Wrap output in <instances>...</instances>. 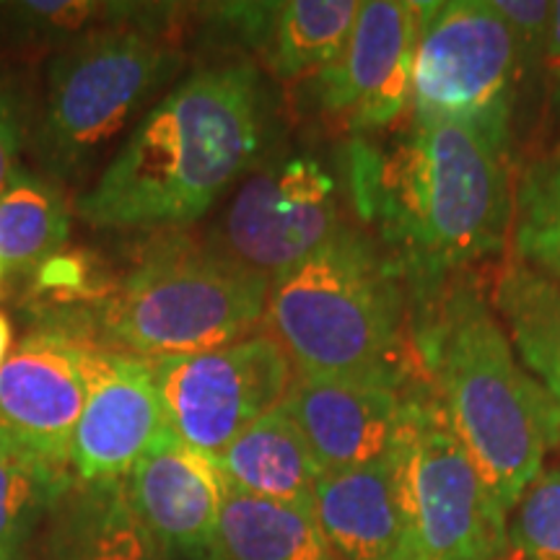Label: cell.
Returning <instances> with one entry per match:
<instances>
[{
  "mask_svg": "<svg viewBox=\"0 0 560 560\" xmlns=\"http://www.w3.org/2000/svg\"><path fill=\"white\" fill-rule=\"evenodd\" d=\"M215 560H340L312 509L257 499L226 486Z\"/></svg>",
  "mask_w": 560,
  "mask_h": 560,
  "instance_id": "20",
  "label": "cell"
},
{
  "mask_svg": "<svg viewBox=\"0 0 560 560\" xmlns=\"http://www.w3.org/2000/svg\"><path fill=\"white\" fill-rule=\"evenodd\" d=\"M3 278H5V268L3 262H0V293H3Z\"/></svg>",
  "mask_w": 560,
  "mask_h": 560,
  "instance_id": "33",
  "label": "cell"
},
{
  "mask_svg": "<svg viewBox=\"0 0 560 560\" xmlns=\"http://www.w3.org/2000/svg\"><path fill=\"white\" fill-rule=\"evenodd\" d=\"M143 361L170 429L208 457L221 454L247 425L278 408L293 382L289 355L268 332L202 353Z\"/></svg>",
  "mask_w": 560,
  "mask_h": 560,
  "instance_id": "9",
  "label": "cell"
},
{
  "mask_svg": "<svg viewBox=\"0 0 560 560\" xmlns=\"http://www.w3.org/2000/svg\"><path fill=\"white\" fill-rule=\"evenodd\" d=\"M340 223L332 172L314 156H289L242 182L210 244L272 285L330 240Z\"/></svg>",
  "mask_w": 560,
  "mask_h": 560,
  "instance_id": "10",
  "label": "cell"
},
{
  "mask_svg": "<svg viewBox=\"0 0 560 560\" xmlns=\"http://www.w3.org/2000/svg\"><path fill=\"white\" fill-rule=\"evenodd\" d=\"M490 304L522 366L545 389L560 420V283L509 257L490 283Z\"/></svg>",
  "mask_w": 560,
  "mask_h": 560,
  "instance_id": "19",
  "label": "cell"
},
{
  "mask_svg": "<svg viewBox=\"0 0 560 560\" xmlns=\"http://www.w3.org/2000/svg\"><path fill=\"white\" fill-rule=\"evenodd\" d=\"M495 560H527V558H522L520 552H514V550H509V552H503L501 558H495Z\"/></svg>",
  "mask_w": 560,
  "mask_h": 560,
  "instance_id": "32",
  "label": "cell"
},
{
  "mask_svg": "<svg viewBox=\"0 0 560 560\" xmlns=\"http://www.w3.org/2000/svg\"><path fill=\"white\" fill-rule=\"evenodd\" d=\"M164 19L161 5L100 3V0H32V3H0V32L19 39L70 42L91 32L128 24H156Z\"/></svg>",
  "mask_w": 560,
  "mask_h": 560,
  "instance_id": "25",
  "label": "cell"
},
{
  "mask_svg": "<svg viewBox=\"0 0 560 560\" xmlns=\"http://www.w3.org/2000/svg\"><path fill=\"white\" fill-rule=\"evenodd\" d=\"M268 296L270 280L213 244L166 240L145 249L109 296L39 327L136 359L187 355L255 335Z\"/></svg>",
  "mask_w": 560,
  "mask_h": 560,
  "instance_id": "5",
  "label": "cell"
},
{
  "mask_svg": "<svg viewBox=\"0 0 560 560\" xmlns=\"http://www.w3.org/2000/svg\"><path fill=\"white\" fill-rule=\"evenodd\" d=\"M125 486L132 509L166 556L215 560L226 480L213 457L166 429L138 459Z\"/></svg>",
  "mask_w": 560,
  "mask_h": 560,
  "instance_id": "15",
  "label": "cell"
},
{
  "mask_svg": "<svg viewBox=\"0 0 560 560\" xmlns=\"http://www.w3.org/2000/svg\"><path fill=\"white\" fill-rule=\"evenodd\" d=\"M532 83L514 32L490 0L418 3L410 115L465 125L509 153Z\"/></svg>",
  "mask_w": 560,
  "mask_h": 560,
  "instance_id": "6",
  "label": "cell"
},
{
  "mask_svg": "<svg viewBox=\"0 0 560 560\" xmlns=\"http://www.w3.org/2000/svg\"><path fill=\"white\" fill-rule=\"evenodd\" d=\"M361 0H289L276 3L265 55L278 79L322 73L346 45Z\"/></svg>",
  "mask_w": 560,
  "mask_h": 560,
  "instance_id": "22",
  "label": "cell"
},
{
  "mask_svg": "<svg viewBox=\"0 0 560 560\" xmlns=\"http://www.w3.org/2000/svg\"><path fill=\"white\" fill-rule=\"evenodd\" d=\"M397 452L412 560H495L509 552V514L425 380L410 395Z\"/></svg>",
  "mask_w": 560,
  "mask_h": 560,
  "instance_id": "8",
  "label": "cell"
},
{
  "mask_svg": "<svg viewBox=\"0 0 560 560\" xmlns=\"http://www.w3.org/2000/svg\"><path fill=\"white\" fill-rule=\"evenodd\" d=\"M0 560H13V558H9V556H3V552H0Z\"/></svg>",
  "mask_w": 560,
  "mask_h": 560,
  "instance_id": "34",
  "label": "cell"
},
{
  "mask_svg": "<svg viewBox=\"0 0 560 560\" xmlns=\"http://www.w3.org/2000/svg\"><path fill=\"white\" fill-rule=\"evenodd\" d=\"M420 374L490 493L511 514L558 450L556 405L522 366L490 296L470 276L452 278L410 306Z\"/></svg>",
  "mask_w": 560,
  "mask_h": 560,
  "instance_id": "3",
  "label": "cell"
},
{
  "mask_svg": "<svg viewBox=\"0 0 560 560\" xmlns=\"http://www.w3.org/2000/svg\"><path fill=\"white\" fill-rule=\"evenodd\" d=\"M70 236L68 202L52 179L13 170L0 195V262L5 272H34L60 255Z\"/></svg>",
  "mask_w": 560,
  "mask_h": 560,
  "instance_id": "21",
  "label": "cell"
},
{
  "mask_svg": "<svg viewBox=\"0 0 560 560\" xmlns=\"http://www.w3.org/2000/svg\"><path fill=\"white\" fill-rule=\"evenodd\" d=\"M490 3L506 21L509 30L514 32L529 79L540 91L542 55L545 45H548L552 3L548 0H490Z\"/></svg>",
  "mask_w": 560,
  "mask_h": 560,
  "instance_id": "27",
  "label": "cell"
},
{
  "mask_svg": "<svg viewBox=\"0 0 560 560\" xmlns=\"http://www.w3.org/2000/svg\"><path fill=\"white\" fill-rule=\"evenodd\" d=\"M509 550L527 560H560V465L537 475L511 511Z\"/></svg>",
  "mask_w": 560,
  "mask_h": 560,
  "instance_id": "26",
  "label": "cell"
},
{
  "mask_svg": "<svg viewBox=\"0 0 560 560\" xmlns=\"http://www.w3.org/2000/svg\"><path fill=\"white\" fill-rule=\"evenodd\" d=\"M420 382L293 374L280 408L296 423L322 472L348 470L397 452Z\"/></svg>",
  "mask_w": 560,
  "mask_h": 560,
  "instance_id": "12",
  "label": "cell"
},
{
  "mask_svg": "<svg viewBox=\"0 0 560 560\" xmlns=\"http://www.w3.org/2000/svg\"><path fill=\"white\" fill-rule=\"evenodd\" d=\"M70 472L0 429V552L16 550L50 514Z\"/></svg>",
  "mask_w": 560,
  "mask_h": 560,
  "instance_id": "24",
  "label": "cell"
},
{
  "mask_svg": "<svg viewBox=\"0 0 560 560\" xmlns=\"http://www.w3.org/2000/svg\"><path fill=\"white\" fill-rule=\"evenodd\" d=\"M213 462L229 488L304 509H312L322 478L310 444L280 405L247 425Z\"/></svg>",
  "mask_w": 560,
  "mask_h": 560,
  "instance_id": "18",
  "label": "cell"
},
{
  "mask_svg": "<svg viewBox=\"0 0 560 560\" xmlns=\"http://www.w3.org/2000/svg\"><path fill=\"white\" fill-rule=\"evenodd\" d=\"M0 125H16V109H13L11 91L0 75Z\"/></svg>",
  "mask_w": 560,
  "mask_h": 560,
  "instance_id": "30",
  "label": "cell"
},
{
  "mask_svg": "<svg viewBox=\"0 0 560 560\" xmlns=\"http://www.w3.org/2000/svg\"><path fill=\"white\" fill-rule=\"evenodd\" d=\"M262 327L293 374L423 380L402 272L380 240L350 223L270 285Z\"/></svg>",
  "mask_w": 560,
  "mask_h": 560,
  "instance_id": "4",
  "label": "cell"
},
{
  "mask_svg": "<svg viewBox=\"0 0 560 560\" xmlns=\"http://www.w3.org/2000/svg\"><path fill=\"white\" fill-rule=\"evenodd\" d=\"M11 346H13V327H11L9 317L0 312V366H3L5 359H9Z\"/></svg>",
  "mask_w": 560,
  "mask_h": 560,
  "instance_id": "31",
  "label": "cell"
},
{
  "mask_svg": "<svg viewBox=\"0 0 560 560\" xmlns=\"http://www.w3.org/2000/svg\"><path fill=\"white\" fill-rule=\"evenodd\" d=\"M156 24H128L70 42L47 68L37 145L52 170H73L122 130L179 68Z\"/></svg>",
  "mask_w": 560,
  "mask_h": 560,
  "instance_id": "7",
  "label": "cell"
},
{
  "mask_svg": "<svg viewBox=\"0 0 560 560\" xmlns=\"http://www.w3.org/2000/svg\"><path fill=\"white\" fill-rule=\"evenodd\" d=\"M312 514L340 560H412L400 452L361 467L322 472Z\"/></svg>",
  "mask_w": 560,
  "mask_h": 560,
  "instance_id": "16",
  "label": "cell"
},
{
  "mask_svg": "<svg viewBox=\"0 0 560 560\" xmlns=\"http://www.w3.org/2000/svg\"><path fill=\"white\" fill-rule=\"evenodd\" d=\"M418 3L361 0L359 19L330 66L317 73V102L350 138L380 136L408 115Z\"/></svg>",
  "mask_w": 560,
  "mask_h": 560,
  "instance_id": "11",
  "label": "cell"
},
{
  "mask_svg": "<svg viewBox=\"0 0 560 560\" xmlns=\"http://www.w3.org/2000/svg\"><path fill=\"white\" fill-rule=\"evenodd\" d=\"M511 257L560 283V138L516 166Z\"/></svg>",
  "mask_w": 560,
  "mask_h": 560,
  "instance_id": "23",
  "label": "cell"
},
{
  "mask_svg": "<svg viewBox=\"0 0 560 560\" xmlns=\"http://www.w3.org/2000/svg\"><path fill=\"white\" fill-rule=\"evenodd\" d=\"M350 200L400 268L410 306L511 242L516 161L457 122L405 115L342 151Z\"/></svg>",
  "mask_w": 560,
  "mask_h": 560,
  "instance_id": "1",
  "label": "cell"
},
{
  "mask_svg": "<svg viewBox=\"0 0 560 560\" xmlns=\"http://www.w3.org/2000/svg\"><path fill=\"white\" fill-rule=\"evenodd\" d=\"M45 560H172L132 509L125 480L70 478L47 514Z\"/></svg>",
  "mask_w": 560,
  "mask_h": 560,
  "instance_id": "17",
  "label": "cell"
},
{
  "mask_svg": "<svg viewBox=\"0 0 560 560\" xmlns=\"http://www.w3.org/2000/svg\"><path fill=\"white\" fill-rule=\"evenodd\" d=\"M166 429L164 402L145 361L91 348L89 395L68 454L70 478L125 480Z\"/></svg>",
  "mask_w": 560,
  "mask_h": 560,
  "instance_id": "14",
  "label": "cell"
},
{
  "mask_svg": "<svg viewBox=\"0 0 560 560\" xmlns=\"http://www.w3.org/2000/svg\"><path fill=\"white\" fill-rule=\"evenodd\" d=\"M540 109L548 128L560 136V0L552 3L548 45L542 55Z\"/></svg>",
  "mask_w": 560,
  "mask_h": 560,
  "instance_id": "28",
  "label": "cell"
},
{
  "mask_svg": "<svg viewBox=\"0 0 560 560\" xmlns=\"http://www.w3.org/2000/svg\"><path fill=\"white\" fill-rule=\"evenodd\" d=\"M89 353L91 346L37 325L0 366V429L62 470L86 405Z\"/></svg>",
  "mask_w": 560,
  "mask_h": 560,
  "instance_id": "13",
  "label": "cell"
},
{
  "mask_svg": "<svg viewBox=\"0 0 560 560\" xmlns=\"http://www.w3.org/2000/svg\"><path fill=\"white\" fill-rule=\"evenodd\" d=\"M265 136V86L252 60L198 68L140 120L79 198L100 229L195 223L255 164Z\"/></svg>",
  "mask_w": 560,
  "mask_h": 560,
  "instance_id": "2",
  "label": "cell"
},
{
  "mask_svg": "<svg viewBox=\"0 0 560 560\" xmlns=\"http://www.w3.org/2000/svg\"><path fill=\"white\" fill-rule=\"evenodd\" d=\"M19 145V128L16 125H0V195L9 185L13 174V153Z\"/></svg>",
  "mask_w": 560,
  "mask_h": 560,
  "instance_id": "29",
  "label": "cell"
}]
</instances>
